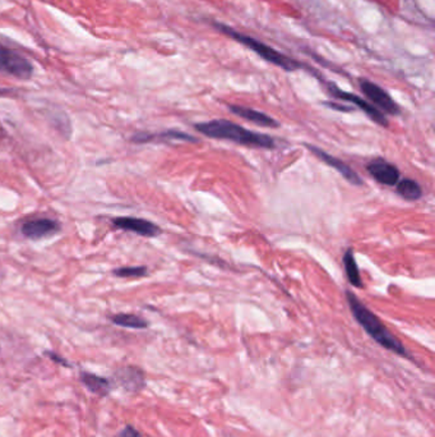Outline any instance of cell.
<instances>
[{
	"label": "cell",
	"instance_id": "1",
	"mask_svg": "<svg viewBox=\"0 0 435 437\" xmlns=\"http://www.w3.org/2000/svg\"><path fill=\"white\" fill-rule=\"evenodd\" d=\"M346 298H348V306H350L352 316L374 342L378 343L380 347L395 353L400 357L407 358L412 361L411 354L404 348V344L388 330L375 313H373L365 304L360 302V299L352 292H346Z\"/></svg>",
	"mask_w": 435,
	"mask_h": 437
},
{
	"label": "cell",
	"instance_id": "2",
	"mask_svg": "<svg viewBox=\"0 0 435 437\" xmlns=\"http://www.w3.org/2000/svg\"><path fill=\"white\" fill-rule=\"evenodd\" d=\"M196 131L199 133L216 140H228L231 142L257 149H275L276 143L268 135H262L239 126L226 119H214L197 123Z\"/></svg>",
	"mask_w": 435,
	"mask_h": 437
},
{
	"label": "cell",
	"instance_id": "3",
	"mask_svg": "<svg viewBox=\"0 0 435 437\" xmlns=\"http://www.w3.org/2000/svg\"><path fill=\"white\" fill-rule=\"evenodd\" d=\"M214 26L222 33L228 35L231 39H234L237 42L243 44L246 48L250 49L255 54H258L264 60H267L268 63L277 65V67H280V68H282V69H285L287 72H293L296 71V69L304 68V64H301L300 62H298L295 59L289 58V56L280 53V51H277L276 49L271 48L264 42H261V41H258L257 39H254V38H250V36H246V35H243L240 32L235 31L234 28H231L226 24H214Z\"/></svg>",
	"mask_w": 435,
	"mask_h": 437
},
{
	"label": "cell",
	"instance_id": "4",
	"mask_svg": "<svg viewBox=\"0 0 435 437\" xmlns=\"http://www.w3.org/2000/svg\"><path fill=\"white\" fill-rule=\"evenodd\" d=\"M0 72L19 80H30L33 73V65L15 50L0 45Z\"/></svg>",
	"mask_w": 435,
	"mask_h": 437
},
{
	"label": "cell",
	"instance_id": "5",
	"mask_svg": "<svg viewBox=\"0 0 435 437\" xmlns=\"http://www.w3.org/2000/svg\"><path fill=\"white\" fill-rule=\"evenodd\" d=\"M359 85H360V90L363 91V94L372 101L373 105L379 112H384L389 115H393V117L401 114V109H400L398 104L395 103L386 90H383L380 86L375 85L372 81L366 80V79H360Z\"/></svg>",
	"mask_w": 435,
	"mask_h": 437
},
{
	"label": "cell",
	"instance_id": "6",
	"mask_svg": "<svg viewBox=\"0 0 435 437\" xmlns=\"http://www.w3.org/2000/svg\"><path fill=\"white\" fill-rule=\"evenodd\" d=\"M328 92L336 97V99H340L343 101H348V103L355 104L356 106L363 110V112L373 120L377 124H379L380 127L387 128L389 126V122H388L387 117L379 112L374 105H372L368 101H365L364 99H361L360 96L355 95V94H350L346 92L343 90L337 88L334 83H328Z\"/></svg>",
	"mask_w": 435,
	"mask_h": 437
},
{
	"label": "cell",
	"instance_id": "7",
	"mask_svg": "<svg viewBox=\"0 0 435 437\" xmlns=\"http://www.w3.org/2000/svg\"><path fill=\"white\" fill-rule=\"evenodd\" d=\"M111 222H112V225L117 226L120 231H130L146 238H155L161 234L160 226L141 217L119 216L112 219Z\"/></svg>",
	"mask_w": 435,
	"mask_h": 437
},
{
	"label": "cell",
	"instance_id": "8",
	"mask_svg": "<svg viewBox=\"0 0 435 437\" xmlns=\"http://www.w3.org/2000/svg\"><path fill=\"white\" fill-rule=\"evenodd\" d=\"M305 146L308 147L309 151L316 155L318 159L322 160L327 165H330V167H333L336 172H339V173L348 181V183L354 184V185H363V184H364V181L360 178V175L357 174L355 170H352V169L348 167L346 163H343L342 160L334 158L332 155L327 154V152L323 151L322 149H319V147H316V146H313V145H308V143H307Z\"/></svg>",
	"mask_w": 435,
	"mask_h": 437
},
{
	"label": "cell",
	"instance_id": "9",
	"mask_svg": "<svg viewBox=\"0 0 435 437\" xmlns=\"http://www.w3.org/2000/svg\"><path fill=\"white\" fill-rule=\"evenodd\" d=\"M60 231V224L53 219L48 217H40V219H32L26 223L22 224L21 231L26 238L42 239L50 237L53 234H56Z\"/></svg>",
	"mask_w": 435,
	"mask_h": 437
},
{
	"label": "cell",
	"instance_id": "10",
	"mask_svg": "<svg viewBox=\"0 0 435 437\" xmlns=\"http://www.w3.org/2000/svg\"><path fill=\"white\" fill-rule=\"evenodd\" d=\"M366 170L377 182L384 185H391V187L397 184L401 176V173L397 167L384 159L373 160L368 164Z\"/></svg>",
	"mask_w": 435,
	"mask_h": 437
},
{
	"label": "cell",
	"instance_id": "11",
	"mask_svg": "<svg viewBox=\"0 0 435 437\" xmlns=\"http://www.w3.org/2000/svg\"><path fill=\"white\" fill-rule=\"evenodd\" d=\"M230 112L235 114L237 117L243 118V119L249 120L254 124H258L261 127L278 128L280 123L276 119H273L272 117H269L264 113L254 110L246 106H240V105H228Z\"/></svg>",
	"mask_w": 435,
	"mask_h": 437
},
{
	"label": "cell",
	"instance_id": "12",
	"mask_svg": "<svg viewBox=\"0 0 435 437\" xmlns=\"http://www.w3.org/2000/svg\"><path fill=\"white\" fill-rule=\"evenodd\" d=\"M170 140H179V141H185V142H198V138H194L193 135L184 133L180 131H167V132H161V133H135L130 141L135 143H148L158 142V141H170Z\"/></svg>",
	"mask_w": 435,
	"mask_h": 437
},
{
	"label": "cell",
	"instance_id": "13",
	"mask_svg": "<svg viewBox=\"0 0 435 437\" xmlns=\"http://www.w3.org/2000/svg\"><path fill=\"white\" fill-rule=\"evenodd\" d=\"M80 380H82V382L85 384V386L91 393H94L99 397H106L110 393V382H109V380L101 377V376L89 374V372H82L80 374Z\"/></svg>",
	"mask_w": 435,
	"mask_h": 437
},
{
	"label": "cell",
	"instance_id": "14",
	"mask_svg": "<svg viewBox=\"0 0 435 437\" xmlns=\"http://www.w3.org/2000/svg\"><path fill=\"white\" fill-rule=\"evenodd\" d=\"M119 381L126 386V389L137 391L142 389L144 376L142 371L135 367H126L119 372Z\"/></svg>",
	"mask_w": 435,
	"mask_h": 437
},
{
	"label": "cell",
	"instance_id": "15",
	"mask_svg": "<svg viewBox=\"0 0 435 437\" xmlns=\"http://www.w3.org/2000/svg\"><path fill=\"white\" fill-rule=\"evenodd\" d=\"M342 261H343V266H345L350 284L355 286L357 289H361L364 284H363V280L360 277V271H359V266L356 263L355 254L351 248H348V251L345 252Z\"/></svg>",
	"mask_w": 435,
	"mask_h": 437
},
{
	"label": "cell",
	"instance_id": "16",
	"mask_svg": "<svg viewBox=\"0 0 435 437\" xmlns=\"http://www.w3.org/2000/svg\"><path fill=\"white\" fill-rule=\"evenodd\" d=\"M110 321L114 325L127 327V329H135V330H142L148 327V322L144 318H139L133 313H118V315L110 316Z\"/></svg>",
	"mask_w": 435,
	"mask_h": 437
},
{
	"label": "cell",
	"instance_id": "17",
	"mask_svg": "<svg viewBox=\"0 0 435 437\" xmlns=\"http://www.w3.org/2000/svg\"><path fill=\"white\" fill-rule=\"evenodd\" d=\"M397 193L407 201H416L421 199L423 190L418 182L410 178H404L402 181L397 182Z\"/></svg>",
	"mask_w": 435,
	"mask_h": 437
},
{
	"label": "cell",
	"instance_id": "18",
	"mask_svg": "<svg viewBox=\"0 0 435 437\" xmlns=\"http://www.w3.org/2000/svg\"><path fill=\"white\" fill-rule=\"evenodd\" d=\"M112 274L118 278L138 279L147 275L146 266H127V267H119L112 271Z\"/></svg>",
	"mask_w": 435,
	"mask_h": 437
},
{
	"label": "cell",
	"instance_id": "19",
	"mask_svg": "<svg viewBox=\"0 0 435 437\" xmlns=\"http://www.w3.org/2000/svg\"><path fill=\"white\" fill-rule=\"evenodd\" d=\"M115 437H142L139 435V432L135 429V427H132V426H127V427H124V429H121L120 432H119L118 435Z\"/></svg>",
	"mask_w": 435,
	"mask_h": 437
},
{
	"label": "cell",
	"instance_id": "20",
	"mask_svg": "<svg viewBox=\"0 0 435 437\" xmlns=\"http://www.w3.org/2000/svg\"><path fill=\"white\" fill-rule=\"evenodd\" d=\"M325 106L334 109V110H339V112H352V108H348L345 105H340V104L331 103V101H325Z\"/></svg>",
	"mask_w": 435,
	"mask_h": 437
},
{
	"label": "cell",
	"instance_id": "21",
	"mask_svg": "<svg viewBox=\"0 0 435 437\" xmlns=\"http://www.w3.org/2000/svg\"><path fill=\"white\" fill-rule=\"evenodd\" d=\"M48 356L50 357V359H53V361H56L58 363H60V365H63V366L68 367L69 365L67 363V361L64 359V358L59 357V356H56V353H51V352H48Z\"/></svg>",
	"mask_w": 435,
	"mask_h": 437
},
{
	"label": "cell",
	"instance_id": "22",
	"mask_svg": "<svg viewBox=\"0 0 435 437\" xmlns=\"http://www.w3.org/2000/svg\"><path fill=\"white\" fill-rule=\"evenodd\" d=\"M10 94V90H6V88H0V97L3 96L9 95Z\"/></svg>",
	"mask_w": 435,
	"mask_h": 437
}]
</instances>
